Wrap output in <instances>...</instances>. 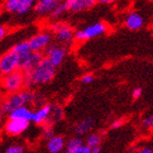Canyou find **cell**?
<instances>
[{
    "label": "cell",
    "instance_id": "cell-29",
    "mask_svg": "<svg viewBox=\"0 0 153 153\" xmlns=\"http://www.w3.org/2000/svg\"><path fill=\"white\" fill-rule=\"evenodd\" d=\"M125 124V119L124 118H119V119H116V120L114 121L112 124V128L113 129H115V128H119L121 127L123 125Z\"/></svg>",
    "mask_w": 153,
    "mask_h": 153
},
{
    "label": "cell",
    "instance_id": "cell-15",
    "mask_svg": "<svg viewBox=\"0 0 153 153\" xmlns=\"http://www.w3.org/2000/svg\"><path fill=\"white\" fill-rule=\"evenodd\" d=\"M59 2H60V0H36L34 11L38 16H46V14H51Z\"/></svg>",
    "mask_w": 153,
    "mask_h": 153
},
{
    "label": "cell",
    "instance_id": "cell-9",
    "mask_svg": "<svg viewBox=\"0 0 153 153\" xmlns=\"http://www.w3.org/2000/svg\"><path fill=\"white\" fill-rule=\"evenodd\" d=\"M19 69V60L12 51H9L0 56V74L6 76Z\"/></svg>",
    "mask_w": 153,
    "mask_h": 153
},
{
    "label": "cell",
    "instance_id": "cell-31",
    "mask_svg": "<svg viewBox=\"0 0 153 153\" xmlns=\"http://www.w3.org/2000/svg\"><path fill=\"white\" fill-rule=\"evenodd\" d=\"M7 33H8V30H7L6 26L0 25V41H2L3 38L6 37Z\"/></svg>",
    "mask_w": 153,
    "mask_h": 153
},
{
    "label": "cell",
    "instance_id": "cell-8",
    "mask_svg": "<svg viewBox=\"0 0 153 153\" xmlns=\"http://www.w3.org/2000/svg\"><path fill=\"white\" fill-rule=\"evenodd\" d=\"M36 0H6L4 10L14 14H25L34 8Z\"/></svg>",
    "mask_w": 153,
    "mask_h": 153
},
{
    "label": "cell",
    "instance_id": "cell-17",
    "mask_svg": "<svg viewBox=\"0 0 153 153\" xmlns=\"http://www.w3.org/2000/svg\"><path fill=\"white\" fill-rule=\"evenodd\" d=\"M66 140L61 136H54L47 142V149L51 153H60L65 149Z\"/></svg>",
    "mask_w": 153,
    "mask_h": 153
},
{
    "label": "cell",
    "instance_id": "cell-21",
    "mask_svg": "<svg viewBox=\"0 0 153 153\" xmlns=\"http://www.w3.org/2000/svg\"><path fill=\"white\" fill-rule=\"evenodd\" d=\"M82 144H83V141L81 138H79V137L71 138L68 142H66V146H65L66 153H74V151L79 147H81Z\"/></svg>",
    "mask_w": 153,
    "mask_h": 153
},
{
    "label": "cell",
    "instance_id": "cell-16",
    "mask_svg": "<svg viewBox=\"0 0 153 153\" xmlns=\"http://www.w3.org/2000/svg\"><path fill=\"white\" fill-rule=\"evenodd\" d=\"M32 109L27 107L26 105L21 106L19 108L14 109L9 114V119H20V120L31 121L32 117Z\"/></svg>",
    "mask_w": 153,
    "mask_h": 153
},
{
    "label": "cell",
    "instance_id": "cell-14",
    "mask_svg": "<svg viewBox=\"0 0 153 153\" xmlns=\"http://www.w3.org/2000/svg\"><path fill=\"white\" fill-rule=\"evenodd\" d=\"M125 26L130 31H138L144 26V18L138 12L128 13L124 21Z\"/></svg>",
    "mask_w": 153,
    "mask_h": 153
},
{
    "label": "cell",
    "instance_id": "cell-28",
    "mask_svg": "<svg viewBox=\"0 0 153 153\" xmlns=\"http://www.w3.org/2000/svg\"><path fill=\"white\" fill-rule=\"evenodd\" d=\"M74 153H91V149H90L86 144L83 143L81 147H79L76 151H74Z\"/></svg>",
    "mask_w": 153,
    "mask_h": 153
},
{
    "label": "cell",
    "instance_id": "cell-35",
    "mask_svg": "<svg viewBox=\"0 0 153 153\" xmlns=\"http://www.w3.org/2000/svg\"><path fill=\"white\" fill-rule=\"evenodd\" d=\"M2 99H3V93H2V91L0 90V103H1V101H2Z\"/></svg>",
    "mask_w": 153,
    "mask_h": 153
},
{
    "label": "cell",
    "instance_id": "cell-26",
    "mask_svg": "<svg viewBox=\"0 0 153 153\" xmlns=\"http://www.w3.org/2000/svg\"><path fill=\"white\" fill-rule=\"evenodd\" d=\"M24 150H23V148L21 146H10L4 153H23Z\"/></svg>",
    "mask_w": 153,
    "mask_h": 153
},
{
    "label": "cell",
    "instance_id": "cell-12",
    "mask_svg": "<svg viewBox=\"0 0 153 153\" xmlns=\"http://www.w3.org/2000/svg\"><path fill=\"white\" fill-rule=\"evenodd\" d=\"M51 104H46L39 106L36 111L32 112V117H31V121L36 125H46L49 118V114H51Z\"/></svg>",
    "mask_w": 153,
    "mask_h": 153
},
{
    "label": "cell",
    "instance_id": "cell-18",
    "mask_svg": "<svg viewBox=\"0 0 153 153\" xmlns=\"http://www.w3.org/2000/svg\"><path fill=\"white\" fill-rule=\"evenodd\" d=\"M94 127V119L93 118H85L83 120L79 121L74 127V132L78 136H84L89 134Z\"/></svg>",
    "mask_w": 153,
    "mask_h": 153
},
{
    "label": "cell",
    "instance_id": "cell-25",
    "mask_svg": "<svg viewBox=\"0 0 153 153\" xmlns=\"http://www.w3.org/2000/svg\"><path fill=\"white\" fill-rule=\"evenodd\" d=\"M152 126H153L152 115H149L147 117H144L143 120H142V127H143L144 129H147V130H150V129H152Z\"/></svg>",
    "mask_w": 153,
    "mask_h": 153
},
{
    "label": "cell",
    "instance_id": "cell-30",
    "mask_svg": "<svg viewBox=\"0 0 153 153\" xmlns=\"http://www.w3.org/2000/svg\"><path fill=\"white\" fill-rule=\"evenodd\" d=\"M141 95H142V89H141V88H136V89H134V91H132V97H134V100H138Z\"/></svg>",
    "mask_w": 153,
    "mask_h": 153
},
{
    "label": "cell",
    "instance_id": "cell-1",
    "mask_svg": "<svg viewBox=\"0 0 153 153\" xmlns=\"http://www.w3.org/2000/svg\"><path fill=\"white\" fill-rule=\"evenodd\" d=\"M43 101L44 99L41 94L30 89H23L20 92L7 94V96H3L2 101L0 103V108L3 114L9 115L12 111L26 104H37L41 106L44 105Z\"/></svg>",
    "mask_w": 153,
    "mask_h": 153
},
{
    "label": "cell",
    "instance_id": "cell-19",
    "mask_svg": "<svg viewBox=\"0 0 153 153\" xmlns=\"http://www.w3.org/2000/svg\"><path fill=\"white\" fill-rule=\"evenodd\" d=\"M44 59V55L43 53H37V51H32L31 53V56L29 58V61L26 64L25 68H24V74H27L31 70H33L36 66L41 64V61Z\"/></svg>",
    "mask_w": 153,
    "mask_h": 153
},
{
    "label": "cell",
    "instance_id": "cell-33",
    "mask_svg": "<svg viewBox=\"0 0 153 153\" xmlns=\"http://www.w3.org/2000/svg\"><path fill=\"white\" fill-rule=\"evenodd\" d=\"M138 153H153V151H152V149H151V148L144 147V148H142V149H140Z\"/></svg>",
    "mask_w": 153,
    "mask_h": 153
},
{
    "label": "cell",
    "instance_id": "cell-2",
    "mask_svg": "<svg viewBox=\"0 0 153 153\" xmlns=\"http://www.w3.org/2000/svg\"><path fill=\"white\" fill-rule=\"evenodd\" d=\"M56 76V68L44 57L41 64L25 74V89L32 90L37 85L47 84Z\"/></svg>",
    "mask_w": 153,
    "mask_h": 153
},
{
    "label": "cell",
    "instance_id": "cell-13",
    "mask_svg": "<svg viewBox=\"0 0 153 153\" xmlns=\"http://www.w3.org/2000/svg\"><path fill=\"white\" fill-rule=\"evenodd\" d=\"M67 11L70 12H82L94 7V0H66L65 1Z\"/></svg>",
    "mask_w": 153,
    "mask_h": 153
},
{
    "label": "cell",
    "instance_id": "cell-34",
    "mask_svg": "<svg viewBox=\"0 0 153 153\" xmlns=\"http://www.w3.org/2000/svg\"><path fill=\"white\" fill-rule=\"evenodd\" d=\"M91 153H102V149H101V147L93 148V149H91Z\"/></svg>",
    "mask_w": 153,
    "mask_h": 153
},
{
    "label": "cell",
    "instance_id": "cell-11",
    "mask_svg": "<svg viewBox=\"0 0 153 153\" xmlns=\"http://www.w3.org/2000/svg\"><path fill=\"white\" fill-rule=\"evenodd\" d=\"M30 121L20 119H9L4 125V131L9 136H20L29 128Z\"/></svg>",
    "mask_w": 153,
    "mask_h": 153
},
{
    "label": "cell",
    "instance_id": "cell-20",
    "mask_svg": "<svg viewBox=\"0 0 153 153\" xmlns=\"http://www.w3.org/2000/svg\"><path fill=\"white\" fill-rule=\"evenodd\" d=\"M64 117H65L64 108L60 105H58V104L51 105V114H49V118H48V121L46 125H53L54 123H58L61 119H64Z\"/></svg>",
    "mask_w": 153,
    "mask_h": 153
},
{
    "label": "cell",
    "instance_id": "cell-4",
    "mask_svg": "<svg viewBox=\"0 0 153 153\" xmlns=\"http://www.w3.org/2000/svg\"><path fill=\"white\" fill-rule=\"evenodd\" d=\"M51 35H54L58 44L62 45L68 49L74 44V30L66 22H55L51 24Z\"/></svg>",
    "mask_w": 153,
    "mask_h": 153
},
{
    "label": "cell",
    "instance_id": "cell-24",
    "mask_svg": "<svg viewBox=\"0 0 153 153\" xmlns=\"http://www.w3.org/2000/svg\"><path fill=\"white\" fill-rule=\"evenodd\" d=\"M54 130H53V127L51 125H44V129H43V137L45 139L49 140L51 137H54Z\"/></svg>",
    "mask_w": 153,
    "mask_h": 153
},
{
    "label": "cell",
    "instance_id": "cell-36",
    "mask_svg": "<svg viewBox=\"0 0 153 153\" xmlns=\"http://www.w3.org/2000/svg\"><path fill=\"white\" fill-rule=\"evenodd\" d=\"M2 116H3V113H2V111H1V108H0V121L2 119Z\"/></svg>",
    "mask_w": 153,
    "mask_h": 153
},
{
    "label": "cell",
    "instance_id": "cell-6",
    "mask_svg": "<svg viewBox=\"0 0 153 153\" xmlns=\"http://www.w3.org/2000/svg\"><path fill=\"white\" fill-rule=\"evenodd\" d=\"M107 31V25L103 22L93 23L91 25L86 26L85 29L79 30L74 33V39L78 42H84L91 38H95L97 36L103 35Z\"/></svg>",
    "mask_w": 153,
    "mask_h": 153
},
{
    "label": "cell",
    "instance_id": "cell-23",
    "mask_svg": "<svg viewBox=\"0 0 153 153\" xmlns=\"http://www.w3.org/2000/svg\"><path fill=\"white\" fill-rule=\"evenodd\" d=\"M102 142V138L99 134H90L88 137H86L85 143L90 149H93V148L100 147V144Z\"/></svg>",
    "mask_w": 153,
    "mask_h": 153
},
{
    "label": "cell",
    "instance_id": "cell-3",
    "mask_svg": "<svg viewBox=\"0 0 153 153\" xmlns=\"http://www.w3.org/2000/svg\"><path fill=\"white\" fill-rule=\"evenodd\" d=\"M23 89H25V74L21 69L2 76L0 80V90L2 93L12 94L20 92Z\"/></svg>",
    "mask_w": 153,
    "mask_h": 153
},
{
    "label": "cell",
    "instance_id": "cell-5",
    "mask_svg": "<svg viewBox=\"0 0 153 153\" xmlns=\"http://www.w3.org/2000/svg\"><path fill=\"white\" fill-rule=\"evenodd\" d=\"M68 48L58 44V43H51L43 51L44 57L51 62L55 68L59 67L64 62L65 58L67 57Z\"/></svg>",
    "mask_w": 153,
    "mask_h": 153
},
{
    "label": "cell",
    "instance_id": "cell-37",
    "mask_svg": "<svg viewBox=\"0 0 153 153\" xmlns=\"http://www.w3.org/2000/svg\"><path fill=\"white\" fill-rule=\"evenodd\" d=\"M1 78H2V76H1V74H0V80H1Z\"/></svg>",
    "mask_w": 153,
    "mask_h": 153
},
{
    "label": "cell",
    "instance_id": "cell-22",
    "mask_svg": "<svg viewBox=\"0 0 153 153\" xmlns=\"http://www.w3.org/2000/svg\"><path fill=\"white\" fill-rule=\"evenodd\" d=\"M67 12V7H66V3H65V1H61L58 3V6L56 7L54 9V11L49 14L51 16V20H58L60 16H62L65 14V13Z\"/></svg>",
    "mask_w": 153,
    "mask_h": 153
},
{
    "label": "cell",
    "instance_id": "cell-32",
    "mask_svg": "<svg viewBox=\"0 0 153 153\" xmlns=\"http://www.w3.org/2000/svg\"><path fill=\"white\" fill-rule=\"evenodd\" d=\"M116 0H94L95 3H102V4H109V3L115 2Z\"/></svg>",
    "mask_w": 153,
    "mask_h": 153
},
{
    "label": "cell",
    "instance_id": "cell-7",
    "mask_svg": "<svg viewBox=\"0 0 153 153\" xmlns=\"http://www.w3.org/2000/svg\"><path fill=\"white\" fill-rule=\"evenodd\" d=\"M53 41V35L49 31H43L35 35H33L27 42L29 47L31 51H37V53H43L44 49L51 44Z\"/></svg>",
    "mask_w": 153,
    "mask_h": 153
},
{
    "label": "cell",
    "instance_id": "cell-27",
    "mask_svg": "<svg viewBox=\"0 0 153 153\" xmlns=\"http://www.w3.org/2000/svg\"><path fill=\"white\" fill-rule=\"evenodd\" d=\"M93 80H94V76L92 74H86L81 76V82L83 84H90L93 82Z\"/></svg>",
    "mask_w": 153,
    "mask_h": 153
},
{
    "label": "cell",
    "instance_id": "cell-10",
    "mask_svg": "<svg viewBox=\"0 0 153 153\" xmlns=\"http://www.w3.org/2000/svg\"><path fill=\"white\" fill-rule=\"evenodd\" d=\"M10 51H12L16 56L18 57V60H19V69L21 70H24L27 61H29V58L31 56V49L29 47V44L27 42H21V43H18L13 46Z\"/></svg>",
    "mask_w": 153,
    "mask_h": 153
},
{
    "label": "cell",
    "instance_id": "cell-38",
    "mask_svg": "<svg viewBox=\"0 0 153 153\" xmlns=\"http://www.w3.org/2000/svg\"><path fill=\"white\" fill-rule=\"evenodd\" d=\"M65 1H66V0H65Z\"/></svg>",
    "mask_w": 153,
    "mask_h": 153
}]
</instances>
